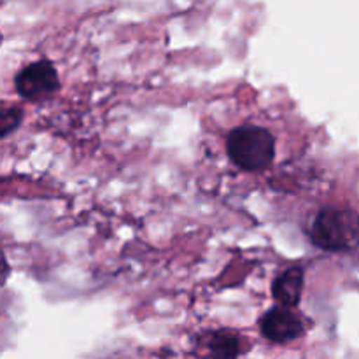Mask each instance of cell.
<instances>
[{"mask_svg":"<svg viewBox=\"0 0 359 359\" xmlns=\"http://www.w3.org/2000/svg\"><path fill=\"white\" fill-rule=\"evenodd\" d=\"M21 119H23V112L18 107H0V137L16 130Z\"/></svg>","mask_w":359,"mask_h":359,"instance_id":"obj_7","label":"cell"},{"mask_svg":"<svg viewBox=\"0 0 359 359\" xmlns=\"http://www.w3.org/2000/svg\"><path fill=\"white\" fill-rule=\"evenodd\" d=\"M312 241L325 251H351L359 245V216L353 209L325 207L312 224Z\"/></svg>","mask_w":359,"mask_h":359,"instance_id":"obj_1","label":"cell"},{"mask_svg":"<svg viewBox=\"0 0 359 359\" xmlns=\"http://www.w3.org/2000/svg\"><path fill=\"white\" fill-rule=\"evenodd\" d=\"M304 291V270L294 266L280 273L272 284V294L284 309L297 307Z\"/></svg>","mask_w":359,"mask_h":359,"instance_id":"obj_5","label":"cell"},{"mask_svg":"<svg viewBox=\"0 0 359 359\" xmlns=\"http://www.w3.org/2000/svg\"><path fill=\"white\" fill-rule=\"evenodd\" d=\"M259 330H262L263 337L269 339L270 342L276 344H286L291 340L298 339L304 333V325L294 316L290 309L276 307L270 309L259 321Z\"/></svg>","mask_w":359,"mask_h":359,"instance_id":"obj_4","label":"cell"},{"mask_svg":"<svg viewBox=\"0 0 359 359\" xmlns=\"http://www.w3.org/2000/svg\"><path fill=\"white\" fill-rule=\"evenodd\" d=\"M209 351L212 359H237L241 353V342L233 333L219 332L210 339Z\"/></svg>","mask_w":359,"mask_h":359,"instance_id":"obj_6","label":"cell"},{"mask_svg":"<svg viewBox=\"0 0 359 359\" xmlns=\"http://www.w3.org/2000/svg\"><path fill=\"white\" fill-rule=\"evenodd\" d=\"M226 151L231 161L244 170H262L276 156V139L258 126H242L228 135Z\"/></svg>","mask_w":359,"mask_h":359,"instance_id":"obj_2","label":"cell"},{"mask_svg":"<svg viewBox=\"0 0 359 359\" xmlns=\"http://www.w3.org/2000/svg\"><path fill=\"white\" fill-rule=\"evenodd\" d=\"M7 276H9V265H7L6 258H4V255H0V286H2L4 283H6Z\"/></svg>","mask_w":359,"mask_h":359,"instance_id":"obj_8","label":"cell"},{"mask_svg":"<svg viewBox=\"0 0 359 359\" xmlns=\"http://www.w3.org/2000/svg\"><path fill=\"white\" fill-rule=\"evenodd\" d=\"M60 88L58 72L55 65L46 60L30 63L16 76V90L28 100H44Z\"/></svg>","mask_w":359,"mask_h":359,"instance_id":"obj_3","label":"cell"}]
</instances>
